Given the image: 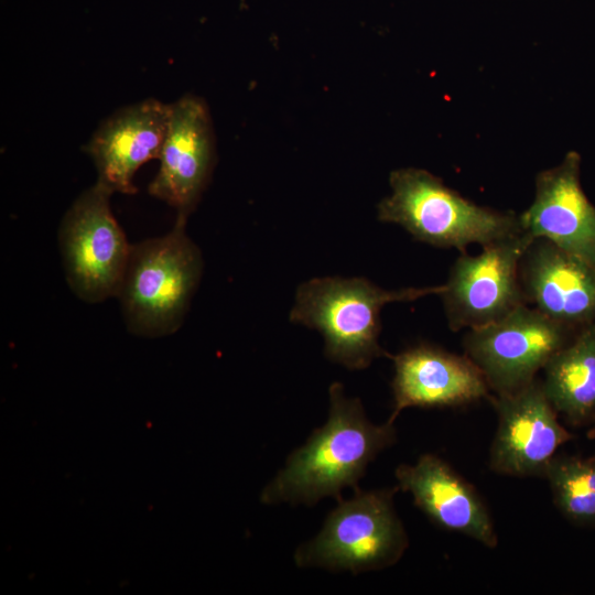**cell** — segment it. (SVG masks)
Returning <instances> with one entry per match:
<instances>
[{
    "label": "cell",
    "instance_id": "6da1fadb",
    "mask_svg": "<svg viewBox=\"0 0 595 595\" xmlns=\"http://www.w3.org/2000/svg\"><path fill=\"white\" fill-rule=\"evenodd\" d=\"M394 422L374 424L359 398L345 394L340 382L329 387L326 423L288 457L285 465L261 493V501L315 505L322 498H342L358 487L367 466L396 442Z\"/></svg>",
    "mask_w": 595,
    "mask_h": 595
},
{
    "label": "cell",
    "instance_id": "7a4b0ae2",
    "mask_svg": "<svg viewBox=\"0 0 595 595\" xmlns=\"http://www.w3.org/2000/svg\"><path fill=\"white\" fill-rule=\"evenodd\" d=\"M442 290L443 284L385 290L365 278H314L298 286L290 322L318 331L329 360L361 370L376 358L392 356L379 344L383 306L439 295Z\"/></svg>",
    "mask_w": 595,
    "mask_h": 595
},
{
    "label": "cell",
    "instance_id": "3957f363",
    "mask_svg": "<svg viewBox=\"0 0 595 595\" xmlns=\"http://www.w3.org/2000/svg\"><path fill=\"white\" fill-rule=\"evenodd\" d=\"M176 215L165 235L131 245L116 298L130 333L160 337L183 324L203 272V257Z\"/></svg>",
    "mask_w": 595,
    "mask_h": 595
},
{
    "label": "cell",
    "instance_id": "277c9868",
    "mask_svg": "<svg viewBox=\"0 0 595 595\" xmlns=\"http://www.w3.org/2000/svg\"><path fill=\"white\" fill-rule=\"evenodd\" d=\"M389 184L391 194L378 204V219L431 246L465 253L473 244L484 247L523 232L519 215L479 206L426 170H394Z\"/></svg>",
    "mask_w": 595,
    "mask_h": 595
},
{
    "label": "cell",
    "instance_id": "5b68a950",
    "mask_svg": "<svg viewBox=\"0 0 595 595\" xmlns=\"http://www.w3.org/2000/svg\"><path fill=\"white\" fill-rule=\"evenodd\" d=\"M397 490L357 487L350 499L337 500L316 537L295 551V564L354 574L394 565L409 545L393 505Z\"/></svg>",
    "mask_w": 595,
    "mask_h": 595
},
{
    "label": "cell",
    "instance_id": "8992f818",
    "mask_svg": "<svg viewBox=\"0 0 595 595\" xmlns=\"http://www.w3.org/2000/svg\"><path fill=\"white\" fill-rule=\"evenodd\" d=\"M112 192L96 181L65 213L58 244L66 281L89 303L116 298L131 245L110 208Z\"/></svg>",
    "mask_w": 595,
    "mask_h": 595
},
{
    "label": "cell",
    "instance_id": "52a82bcc",
    "mask_svg": "<svg viewBox=\"0 0 595 595\" xmlns=\"http://www.w3.org/2000/svg\"><path fill=\"white\" fill-rule=\"evenodd\" d=\"M580 331L523 304L495 323L467 329L463 347L494 394H502L536 380L537 374Z\"/></svg>",
    "mask_w": 595,
    "mask_h": 595
},
{
    "label": "cell",
    "instance_id": "ba28073f",
    "mask_svg": "<svg viewBox=\"0 0 595 595\" xmlns=\"http://www.w3.org/2000/svg\"><path fill=\"white\" fill-rule=\"evenodd\" d=\"M533 238L526 231L486 245L477 256L462 253L439 294L451 331L495 323L527 304L519 277Z\"/></svg>",
    "mask_w": 595,
    "mask_h": 595
},
{
    "label": "cell",
    "instance_id": "9c48e42d",
    "mask_svg": "<svg viewBox=\"0 0 595 595\" xmlns=\"http://www.w3.org/2000/svg\"><path fill=\"white\" fill-rule=\"evenodd\" d=\"M498 414L489 467L515 477L544 476L558 448L572 436L560 424L541 380L510 393L494 394Z\"/></svg>",
    "mask_w": 595,
    "mask_h": 595
},
{
    "label": "cell",
    "instance_id": "30bf717a",
    "mask_svg": "<svg viewBox=\"0 0 595 595\" xmlns=\"http://www.w3.org/2000/svg\"><path fill=\"white\" fill-rule=\"evenodd\" d=\"M160 167L149 193L186 217L196 208L212 175L215 141L206 102L187 94L170 104Z\"/></svg>",
    "mask_w": 595,
    "mask_h": 595
},
{
    "label": "cell",
    "instance_id": "8fae6325",
    "mask_svg": "<svg viewBox=\"0 0 595 595\" xmlns=\"http://www.w3.org/2000/svg\"><path fill=\"white\" fill-rule=\"evenodd\" d=\"M394 422L407 408H450L491 398L490 388L467 355L420 343L391 356Z\"/></svg>",
    "mask_w": 595,
    "mask_h": 595
},
{
    "label": "cell",
    "instance_id": "7c38bea8",
    "mask_svg": "<svg viewBox=\"0 0 595 595\" xmlns=\"http://www.w3.org/2000/svg\"><path fill=\"white\" fill-rule=\"evenodd\" d=\"M581 156L575 151L536 176L534 198L519 215L523 231L544 238L595 267V206L580 180Z\"/></svg>",
    "mask_w": 595,
    "mask_h": 595
},
{
    "label": "cell",
    "instance_id": "4fadbf2b",
    "mask_svg": "<svg viewBox=\"0 0 595 595\" xmlns=\"http://www.w3.org/2000/svg\"><path fill=\"white\" fill-rule=\"evenodd\" d=\"M169 116L170 104L150 98L102 121L84 147L97 170V182L112 193H136L133 176L141 165L159 159Z\"/></svg>",
    "mask_w": 595,
    "mask_h": 595
},
{
    "label": "cell",
    "instance_id": "5bb4252c",
    "mask_svg": "<svg viewBox=\"0 0 595 595\" xmlns=\"http://www.w3.org/2000/svg\"><path fill=\"white\" fill-rule=\"evenodd\" d=\"M527 304L582 329L595 324V267L544 238H533L519 266Z\"/></svg>",
    "mask_w": 595,
    "mask_h": 595
},
{
    "label": "cell",
    "instance_id": "9a60e30c",
    "mask_svg": "<svg viewBox=\"0 0 595 595\" xmlns=\"http://www.w3.org/2000/svg\"><path fill=\"white\" fill-rule=\"evenodd\" d=\"M394 474L398 489L410 493L414 505L436 526L487 548L497 547L498 537L486 504L441 457L423 454L412 465H399Z\"/></svg>",
    "mask_w": 595,
    "mask_h": 595
},
{
    "label": "cell",
    "instance_id": "2e32d148",
    "mask_svg": "<svg viewBox=\"0 0 595 595\" xmlns=\"http://www.w3.org/2000/svg\"><path fill=\"white\" fill-rule=\"evenodd\" d=\"M542 371V388L558 413L573 423L595 413V324L583 327Z\"/></svg>",
    "mask_w": 595,
    "mask_h": 595
},
{
    "label": "cell",
    "instance_id": "e0dca14e",
    "mask_svg": "<svg viewBox=\"0 0 595 595\" xmlns=\"http://www.w3.org/2000/svg\"><path fill=\"white\" fill-rule=\"evenodd\" d=\"M553 500L570 520L595 524V457L554 456L544 476Z\"/></svg>",
    "mask_w": 595,
    "mask_h": 595
}]
</instances>
